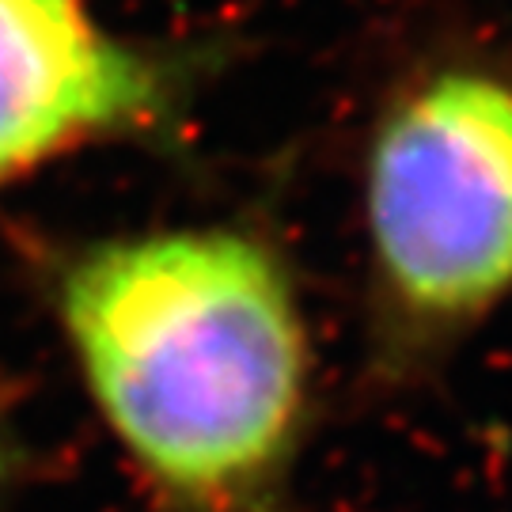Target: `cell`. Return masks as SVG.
<instances>
[{"instance_id": "6da1fadb", "label": "cell", "mask_w": 512, "mask_h": 512, "mask_svg": "<svg viewBox=\"0 0 512 512\" xmlns=\"http://www.w3.org/2000/svg\"><path fill=\"white\" fill-rule=\"evenodd\" d=\"M38 289L137 512H300L323 353L289 239L255 213L42 251Z\"/></svg>"}, {"instance_id": "7a4b0ae2", "label": "cell", "mask_w": 512, "mask_h": 512, "mask_svg": "<svg viewBox=\"0 0 512 512\" xmlns=\"http://www.w3.org/2000/svg\"><path fill=\"white\" fill-rule=\"evenodd\" d=\"M361 384L414 395L512 304V50L456 35L391 65L353 156Z\"/></svg>"}, {"instance_id": "3957f363", "label": "cell", "mask_w": 512, "mask_h": 512, "mask_svg": "<svg viewBox=\"0 0 512 512\" xmlns=\"http://www.w3.org/2000/svg\"><path fill=\"white\" fill-rule=\"evenodd\" d=\"M220 54L122 31L95 0H0V190L95 148L179 145Z\"/></svg>"}, {"instance_id": "277c9868", "label": "cell", "mask_w": 512, "mask_h": 512, "mask_svg": "<svg viewBox=\"0 0 512 512\" xmlns=\"http://www.w3.org/2000/svg\"><path fill=\"white\" fill-rule=\"evenodd\" d=\"M23 463H27V452H23V440L16 437L12 429V418L8 410L0 406V494L23 475Z\"/></svg>"}]
</instances>
